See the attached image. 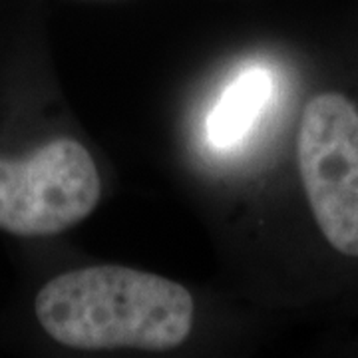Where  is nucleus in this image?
Returning <instances> with one entry per match:
<instances>
[{
	"mask_svg": "<svg viewBox=\"0 0 358 358\" xmlns=\"http://www.w3.org/2000/svg\"><path fill=\"white\" fill-rule=\"evenodd\" d=\"M189 291L138 268H78L46 282L36 317L54 341L70 348L167 350L192 333Z\"/></svg>",
	"mask_w": 358,
	"mask_h": 358,
	"instance_id": "f257e3e1",
	"label": "nucleus"
},
{
	"mask_svg": "<svg viewBox=\"0 0 358 358\" xmlns=\"http://www.w3.org/2000/svg\"><path fill=\"white\" fill-rule=\"evenodd\" d=\"M102 193L88 150L58 138L20 159L0 157V229L20 237L56 235L96 209Z\"/></svg>",
	"mask_w": 358,
	"mask_h": 358,
	"instance_id": "f03ea898",
	"label": "nucleus"
},
{
	"mask_svg": "<svg viewBox=\"0 0 358 358\" xmlns=\"http://www.w3.org/2000/svg\"><path fill=\"white\" fill-rule=\"evenodd\" d=\"M299 171L324 239L358 257V110L338 92L307 103L296 138Z\"/></svg>",
	"mask_w": 358,
	"mask_h": 358,
	"instance_id": "7ed1b4c3",
	"label": "nucleus"
},
{
	"mask_svg": "<svg viewBox=\"0 0 358 358\" xmlns=\"http://www.w3.org/2000/svg\"><path fill=\"white\" fill-rule=\"evenodd\" d=\"M271 96V76L261 68H251L237 78L207 120V131L219 148L233 145L253 126Z\"/></svg>",
	"mask_w": 358,
	"mask_h": 358,
	"instance_id": "20e7f679",
	"label": "nucleus"
}]
</instances>
